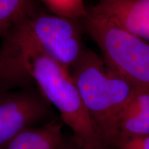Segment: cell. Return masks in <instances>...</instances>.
<instances>
[{
  "mask_svg": "<svg viewBox=\"0 0 149 149\" xmlns=\"http://www.w3.org/2000/svg\"><path fill=\"white\" fill-rule=\"evenodd\" d=\"M3 37L0 90L28 86L33 81L44 98L59 111L74 138L87 144L105 145L93 128L70 72L13 28Z\"/></svg>",
  "mask_w": 149,
  "mask_h": 149,
  "instance_id": "cell-1",
  "label": "cell"
},
{
  "mask_svg": "<svg viewBox=\"0 0 149 149\" xmlns=\"http://www.w3.org/2000/svg\"><path fill=\"white\" fill-rule=\"evenodd\" d=\"M70 72L98 137L109 148L115 147L121 116L137 87L87 48Z\"/></svg>",
  "mask_w": 149,
  "mask_h": 149,
  "instance_id": "cell-2",
  "label": "cell"
},
{
  "mask_svg": "<svg viewBox=\"0 0 149 149\" xmlns=\"http://www.w3.org/2000/svg\"><path fill=\"white\" fill-rule=\"evenodd\" d=\"M82 20L107 64L137 88H149V41L88 12Z\"/></svg>",
  "mask_w": 149,
  "mask_h": 149,
  "instance_id": "cell-3",
  "label": "cell"
},
{
  "mask_svg": "<svg viewBox=\"0 0 149 149\" xmlns=\"http://www.w3.org/2000/svg\"><path fill=\"white\" fill-rule=\"evenodd\" d=\"M79 20L36 9L13 28L70 72L86 49Z\"/></svg>",
  "mask_w": 149,
  "mask_h": 149,
  "instance_id": "cell-4",
  "label": "cell"
},
{
  "mask_svg": "<svg viewBox=\"0 0 149 149\" xmlns=\"http://www.w3.org/2000/svg\"><path fill=\"white\" fill-rule=\"evenodd\" d=\"M50 113L51 104L40 93L28 88L0 90V149Z\"/></svg>",
  "mask_w": 149,
  "mask_h": 149,
  "instance_id": "cell-5",
  "label": "cell"
},
{
  "mask_svg": "<svg viewBox=\"0 0 149 149\" xmlns=\"http://www.w3.org/2000/svg\"><path fill=\"white\" fill-rule=\"evenodd\" d=\"M88 12L149 41V0H99Z\"/></svg>",
  "mask_w": 149,
  "mask_h": 149,
  "instance_id": "cell-6",
  "label": "cell"
},
{
  "mask_svg": "<svg viewBox=\"0 0 149 149\" xmlns=\"http://www.w3.org/2000/svg\"><path fill=\"white\" fill-rule=\"evenodd\" d=\"M66 141L62 122L55 118L40 126L23 130L3 149H64Z\"/></svg>",
  "mask_w": 149,
  "mask_h": 149,
  "instance_id": "cell-7",
  "label": "cell"
},
{
  "mask_svg": "<svg viewBox=\"0 0 149 149\" xmlns=\"http://www.w3.org/2000/svg\"><path fill=\"white\" fill-rule=\"evenodd\" d=\"M118 127L120 137L148 135L149 88H137L123 112Z\"/></svg>",
  "mask_w": 149,
  "mask_h": 149,
  "instance_id": "cell-8",
  "label": "cell"
},
{
  "mask_svg": "<svg viewBox=\"0 0 149 149\" xmlns=\"http://www.w3.org/2000/svg\"><path fill=\"white\" fill-rule=\"evenodd\" d=\"M35 10L33 0H0V37Z\"/></svg>",
  "mask_w": 149,
  "mask_h": 149,
  "instance_id": "cell-9",
  "label": "cell"
},
{
  "mask_svg": "<svg viewBox=\"0 0 149 149\" xmlns=\"http://www.w3.org/2000/svg\"><path fill=\"white\" fill-rule=\"evenodd\" d=\"M52 14L66 18L82 19L87 15L83 0H40Z\"/></svg>",
  "mask_w": 149,
  "mask_h": 149,
  "instance_id": "cell-10",
  "label": "cell"
},
{
  "mask_svg": "<svg viewBox=\"0 0 149 149\" xmlns=\"http://www.w3.org/2000/svg\"><path fill=\"white\" fill-rule=\"evenodd\" d=\"M115 148L117 149H149V134L120 137Z\"/></svg>",
  "mask_w": 149,
  "mask_h": 149,
  "instance_id": "cell-11",
  "label": "cell"
},
{
  "mask_svg": "<svg viewBox=\"0 0 149 149\" xmlns=\"http://www.w3.org/2000/svg\"><path fill=\"white\" fill-rule=\"evenodd\" d=\"M110 148L104 144L95 145L84 143L75 139L72 136L69 139H67L64 149H109Z\"/></svg>",
  "mask_w": 149,
  "mask_h": 149,
  "instance_id": "cell-12",
  "label": "cell"
}]
</instances>
